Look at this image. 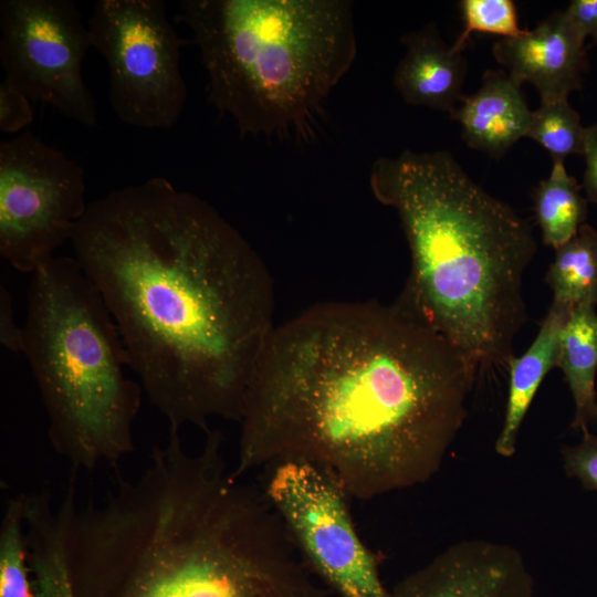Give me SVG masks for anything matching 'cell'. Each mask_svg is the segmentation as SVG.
<instances>
[{
    "label": "cell",
    "mask_w": 597,
    "mask_h": 597,
    "mask_svg": "<svg viewBox=\"0 0 597 597\" xmlns=\"http://www.w3.org/2000/svg\"><path fill=\"white\" fill-rule=\"evenodd\" d=\"M478 373L396 302L312 305L276 325L256 364L232 473L306 462L364 501L421 485L455 441Z\"/></svg>",
    "instance_id": "obj_1"
},
{
    "label": "cell",
    "mask_w": 597,
    "mask_h": 597,
    "mask_svg": "<svg viewBox=\"0 0 597 597\" xmlns=\"http://www.w3.org/2000/svg\"><path fill=\"white\" fill-rule=\"evenodd\" d=\"M71 243L169 428L239 422L277 324L271 273L211 203L165 177L88 202Z\"/></svg>",
    "instance_id": "obj_2"
},
{
    "label": "cell",
    "mask_w": 597,
    "mask_h": 597,
    "mask_svg": "<svg viewBox=\"0 0 597 597\" xmlns=\"http://www.w3.org/2000/svg\"><path fill=\"white\" fill-rule=\"evenodd\" d=\"M57 552L30 558L36 597H325L261 485L222 444L190 453L170 432L139 476L102 502L76 482L46 511Z\"/></svg>",
    "instance_id": "obj_3"
},
{
    "label": "cell",
    "mask_w": 597,
    "mask_h": 597,
    "mask_svg": "<svg viewBox=\"0 0 597 597\" xmlns=\"http://www.w3.org/2000/svg\"><path fill=\"white\" fill-rule=\"evenodd\" d=\"M376 200L404 230L410 270L395 301L462 350L479 371L507 366L527 321L528 222L443 150H405L370 168Z\"/></svg>",
    "instance_id": "obj_4"
},
{
    "label": "cell",
    "mask_w": 597,
    "mask_h": 597,
    "mask_svg": "<svg viewBox=\"0 0 597 597\" xmlns=\"http://www.w3.org/2000/svg\"><path fill=\"white\" fill-rule=\"evenodd\" d=\"M176 18L199 49L207 101L242 138L318 139L357 55L350 1L182 0Z\"/></svg>",
    "instance_id": "obj_5"
},
{
    "label": "cell",
    "mask_w": 597,
    "mask_h": 597,
    "mask_svg": "<svg viewBox=\"0 0 597 597\" xmlns=\"http://www.w3.org/2000/svg\"><path fill=\"white\" fill-rule=\"evenodd\" d=\"M23 327L54 451L75 471L117 468L135 449L142 386L126 376L118 328L75 258L31 273Z\"/></svg>",
    "instance_id": "obj_6"
},
{
    "label": "cell",
    "mask_w": 597,
    "mask_h": 597,
    "mask_svg": "<svg viewBox=\"0 0 597 597\" xmlns=\"http://www.w3.org/2000/svg\"><path fill=\"white\" fill-rule=\"evenodd\" d=\"M91 46L108 69L109 104L124 124L169 129L187 88L181 45L164 0H97L87 19Z\"/></svg>",
    "instance_id": "obj_7"
},
{
    "label": "cell",
    "mask_w": 597,
    "mask_h": 597,
    "mask_svg": "<svg viewBox=\"0 0 597 597\" xmlns=\"http://www.w3.org/2000/svg\"><path fill=\"white\" fill-rule=\"evenodd\" d=\"M83 167L27 129L0 143V254L33 271L65 241L86 212Z\"/></svg>",
    "instance_id": "obj_8"
},
{
    "label": "cell",
    "mask_w": 597,
    "mask_h": 597,
    "mask_svg": "<svg viewBox=\"0 0 597 597\" xmlns=\"http://www.w3.org/2000/svg\"><path fill=\"white\" fill-rule=\"evenodd\" d=\"M264 472L261 488L308 569L341 597H388L378 558L359 536L339 483L306 462Z\"/></svg>",
    "instance_id": "obj_9"
},
{
    "label": "cell",
    "mask_w": 597,
    "mask_h": 597,
    "mask_svg": "<svg viewBox=\"0 0 597 597\" xmlns=\"http://www.w3.org/2000/svg\"><path fill=\"white\" fill-rule=\"evenodd\" d=\"M0 62L9 84L81 125L97 124L82 74L91 46L87 22L72 0H1Z\"/></svg>",
    "instance_id": "obj_10"
},
{
    "label": "cell",
    "mask_w": 597,
    "mask_h": 597,
    "mask_svg": "<svg viewBox=\"0 0 597 597\" xmlns=\"http://www.w3.org/2000/svg\"><path fill=\"white\" fill-rule=\"evenodd\" d=\"M388 597H535L519 549L485 538L457 542L397 583Z\"/></svg>",
    "instance_id": "obj_11"
},
{
    "label": "cell",
    "mask_w": 597,
    "mask_h": 597,
    "mask_svg": "<svg viewBox=\"0 0 597 597\" xmlns=\"http://www.w3.org/2000/svg\"><path fill=\"white\" fill-rule=\"evenodd\" d=\"M585 41L564 11H557L533 30L498 41L493 54L516 82L532 84L541 102L568 100L582 87L587 69Z\"/></svg>",
    "instance_id": "obj_12"
},
{
    "label": "cell",
    "mask_w": 597,
    "mask_h": 597,
    "mask_svg": "<svg viewBox=\"0 0 597 597\" xmlns=\"http://www.w3.org/2000/svg\"><path fill=\"white\" fill-rule=\"evenodd\" d=\"M532 113L519 82L505 72L488 71L480 88L463 96L451 117L469 147L498 157L526 136Z\"/></svg>",
    "instance_id": "obj_13"
},
{
    "label": "cell",
    "mask_w": 597,
    "mask_h": 597,
    "mask_svg": "<svg viewBox=\"0 0 597 597\" xmlns=\"http://www.w3.org/2000/svg\"><path fill=\"white\" fill-rule=\"evenodd\" d=\"M406 53L394 74V85L404 102L449 112L463 98L465 62L443 43L432 25L401 39Z\"/></svg>",
    "instance_id": "obj_14"
},
{
    "label": "cell",
    "mask_w": 597,
    "mask_h": 597,
    "mask_svg": "<svg viewBox=\"0 0 597 597\" xmlns=\"http://www.w3.org/2000/svg\"><path fill=\"white\" fill-rule=\"evenodd\" d=\"M572 311L552 302L531 346L507 364V401L494 446L501 457L510 458L515 453L520 429L533 398L547 373L558 364L561 333Z\"/></svg>",
    "instance_id": "obj_15"
},
{
    "label": "cell",
    "mask_w": 597,
    "mask_h": 597,
    "mask_svg": "<svg viewBox=\"0 0 597 597\" xmlns=\"http://www.w3.org/2000/svg\"><path fill=\"white\" fill-rule=\"evenodd\" d=\"M574 400L572 428L587 430L597 421V313L594 306L575 307L562 329L558 364Z\"/></svg>",
    "instance_id": "obj_16"
},
{
    "label": "cell",
    "mask_w": 597,
    "mask_h": 597,
    "mask_svg": "<svg viewBox=\"0 0 597 597\" xmlns=\"http://www.w3.org/2000/svg\"><path fill=\"white\" fill-rule=\"evenodd\" d=\"M553 302L570 310L597 305V229L584 223L566 243L555 249L546 273Z\"/></svg>",
    "instance_id": "obj_17"
},
{
    "label": "cell",
    "mask_w": 597,
    "mask_h": 597,
    "mask_svg": "<svg viewBox=\"0 0 597 597\" xmlns=\"http://www.w3.org/2000/svg\"><path fill=\"white\" fill-rule=\"evenodd\" d=\"M569 176L564 160L554 159L548 178L534 191V212L546 245L554 249L569 241L585 223L587 198Z\"/></svg>",
    "instance_id": "obj_18"
},
{
    "label": "cell",
    "mask_w": 597,
    "mask_h": 597,
    "mask_svg": "<svg viewBox=\"0 0 597 597\" xmlns=\"http://www.w3.org/2000/svg\"><path fill=\"white\" fill-rule=\"evenodd\" d=\"M25 494L7 501L0 525V597H36L29 563Z\"/></svg>",
    "instance_id": "obj_19"
},
{
    "label": "cell",
    "mask_w": 597,
    "mask_h": 597,
    "mask_svg": "<svg viewBox=\"0 0 597 597\" xmlns=\"http://www.w3.org/2000/svg\"><path fill=\"white\" fill-rule=\"evenodd\" d=\"M543 146L554 159L564 160L569 155H583L585 127L568 100L541 102L532 113L526 136Z\"/></svg>",
    "instance_id": "obj_20"
},
{
    "label": "cell",
    "mask_w": 597,
    "mask_h": 597,
    "mask_svg": "<svg viewBox=\"0 0 597 597\" xmlns=\"http://www.w3.org/2000/svg\"><path fill=\"white\" fill-rule=\"evenodd\" d=\"M461 8L464 28L452 45L458 52H462L474 31L503 38H515L525 32L519 27L515 6L511 0H463Z\"/></svg>",
    "instance_id": "obj_21"
},
{
    "label": "cell",
    "mask_w": 597,
    "mask_h": 597,
    "mask_svg": "<svg viewBox=\"0 0 597 597\" xmlns=\"http://www.w3.org/2000/svg\"><path fill=\"white\" fill-rule=\"evenodd\" d=\"M564 469L567 475L577 479L587 490L597 491V437L583 431V439L562 450Z\"/></svg>",
    "instance_id": "obj_22"
},
{
    "label": "cell",
    "mask_w": 597,
    "mask_h": 597,
    "mask_svg": "<svg viewBox=\"0 0 597 597\" xmlns=\"http://www.w3.org/2000/svg\"><path fill=\"white\" fill-rule=\"evenodd\" d=\"M33 118L31 100L2 80L0 83V130L6 134L19 133L28 128Z\"/></svg>",
    "instance_id": "obj_23"
},
{
    "label": "cell",
    "mask_w": 597,
    "mask_h": 597,
    "mask_svg": "<svg viewBox=\"0 0 597 597\" xmlns=\"http://www.w3.org/2000/svg\"><path fill=\"white\" fill-rule=\"evenodd\" d=\"M0 342L13 353H24V327L17 324L12 297L3 285L0 286Z\"/></svg>",
    "instance_id": "obj_24"
},
{
    "label": "cell",
    "mask_w": 597,
    "mask_h": 597,
    "mask_svg": "<svg viewBox=\"0 0 597 597\" xmlns=\"http://www.w3.org/2000/svg\"><path fill=\"white\" fill-rule=\"evenodd\" d=\"M564 13L585 39L597 45V0H573Z\"/></svg>",
    "instance_id": "obj_25"
},
{
    "label": "cell",
    "mask_w": 597,
    "mask_h": 597,
    "mask_svg": "<svg viewBox=\"0 0 597 597\" xmlns=\"http://www.w3.org/2000/svg\"><path fill=\"white\" fill-rule=\"evenodd\" d=\"M583 156L586 164L583 187L587 200L597 205V124L585 127Z\"/></svg>",
    "instance_id": "obj_26"
}]
</instances>
